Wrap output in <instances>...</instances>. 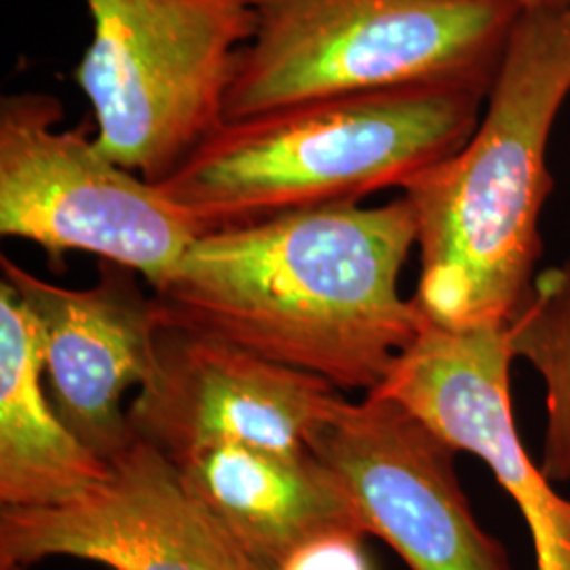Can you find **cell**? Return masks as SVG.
Listing matches in <instances>:
<instances>
[{
  "label": "cell",
  "instance_id": "6da1fadb",
  "mask_svg": "<svg viewBox=\"0 0 570 570\" xmlns=\"http://www.w3.org/2000/svg\"><path fill=\"white\" fill-rule=\"evenodd\" d=\"M414 245L406 197L289 212L205 233L153 296L167 324L367 395L425 324L400 296Z\"/></svg>",
  "mask_w": 570,
  "mask_h": 570
},
{
  "label": "cell",
  "instance_id": "7a4b0ae2",
  "mask_svg": "<svg viewBox=\"0 0 570 570\" xmlns=\"http://www.w3.org/2000/svg\"><path fill=\"white\" fill-rule=\"evenodd\" d=\"M569 96L570 11L522 13L469 142L402 188L421 252L412 301L431 324L510 327L527 303L553 190L548 144Z\"/></svg>",
  "mask_w": 570,
  "mask_h": 570
},
{
  "label": "cell",
  "instance_id": "3957f363",
  "mask_svg": "<svg viewBox=\"0 0 570 570\" xmlns=\"http://www.w3.org/2000/svg\"><path fill=\"white\" fill-rule=\"evenodd\" d=\"M487 100L461 87H400L225 121L157 186L205 233L357 205L459 153Z\"/></svg>",
  "mask_w": 570,
  "mask_h": 570
},
{
  "label": "cell",
  "instance_id": "277c9868",
  "mask_svg": "<svg viewBox=\"0 0 570 570\" xmlns=\"http://www.w3.org/2000/svg\"><path fill=\"white\" fill-rule=\"evenodd\" d=\"M225 121L400 87L489 98L522 9L511 0H245Z\"/></svg>",
  "mask_w": 570,
  "mask_h": 570
},
{
  "label": "cell",
  "instance_id": "5b68a950",
  "mask_svg": "<svg viewBox=\"0 0 570 570\" xmlns=\"http://www.w3.org/2000/svg\"><path fill=\"white\" fill-rule=\"evenodd\" d=\"M94 39L75 70L96 148L161 183L225 122L235 60L254 35L245 0H85Z\"/></svg>",
  "mask_w": 570,
  "mask_h": 570
},
{
  "label": "cell",
  "instance_id": "8992f818",
  "mask_svg": "<svg viewBox=\"0 0 570 570\" xmlns=\"http://www.w3.org/2000/svg\"><path fill=\"white\" fill-rule=\"evenodd\" d=\"M58 98L13 94L0 102V233L41 245L61 263L79 249L146 277L155 289L178 268L204 226L136 178L81 131H58Z\"/></svg>",
  "mask_w": 570,
  "mask_h": 570
},
{
  "label": "cell",
  "instance_id": "52a82bcc",
  "mask_svg": "<svg viewBox=\"0 0 570 570\" xmlns=\"http://www.w3.org/2000/svg\"><path fill=\"white\" fill-rule=\"evenodd\" d=\"M306 446L341 480L367 534L407 569L511 570L503 543L471 511L456 450L404 407L376 395H338Z\"/></svg>",
  "mask_w": 570,
  "mask_h": 570
},
{
  "label": "cell",
  "instance_id": "ba28073f",
  "mask_svg": "<svg viewBox=\"0 0 570 570\" xmlns=\"http://www.w3.org/2000/svg\"><path fill=\"white\" fill-rule=\"evenodd\" d=\"M72 558L110 570H265L180 469L136 440L81 497L41 510H0V570Z\"/></svg>",
  "mask_w": 570,
  "mask_h": 570
},
{
  "label": "cell",
  "instance_id": "9c48e42d",
  "mask_svg": "<svg viewBox=\"0 0 570 570\" xmlns=\"http://www.w3.org/2000/svg\"><path fill=\"white\" fill-rule=\"evenodd\" d=\"M508 327L450 330L425 320L376 395L404 407L456 452L480 456L529 527L537 570H570V499L551 489L513 423Z\"/></svg>",
  "mask_w": 570,
  "mask_h": 570
},
{
  "label": "cell",
  "instance_id": "30bf717a",
  "mask_svg": "<svg viewBox=\"0 0 570 570\" xmlns=\"http://www.w3.org/2000/svg\"><path fill=\"white\" fill-rule=\"evenodd\" d=\"M338 395L317 376L164 320L153 379L127 421L136 440L171 463L223 444L305 450Z\"/></svg>",
  "mask_w": 570,
  "mask_h": 570
},
{
  "label": "cell",
  "instance_id": "8fae6325",
  "mask_svg": "<svg viewBox=\"0 0 570 570\" xmlns=\"http://www.w3.org/2000/svg\"><path fill=\"white\" fill-rule=\"evenodd\" d=\"M0 268L41 330L51 404L79 442L110 463L136 442L122 395L144 387L157 364L164 317L155 296L138 287L136 271L108 261L87 289L49 284L7 256Z\"/></svg>",
  "mask_w": 570,
  "mask_h": 570
},
{
  "label": "cell",
  "instance_id": "7c38bea8",
  "mask_svg": "<svg viewBox=\"0 0 570 570\" xmlns=\"http://www.w3.org/2000/svg\"><path fill=\"white\" fill-rule=\"evenodd\" d=\"M174 465L265 570L324 530H364L341 480L308 449L223 444Z\"/></svg>",
  "mask_w": 570,
  "mask_h": 570
},
{
  "label": "cell",
  "instance_id": "4fadbf2b",
  "mask_svg": "<svg viewBox=\"0 0 570 570\" xmlns=\"http://www.w3.org/2000/svg\"><path fill=\"white\" fill-rule=\"evenodd\" d=\"M108 463L63 425L45 387L41 330L0 284V508L63 505L98 484Z\"/></svg>",
  "mask_w": 570,
  "mask_h": 570
},
{
  "label": "cell",
  "instance_id": "5bb4252c",
  "mask_svg": "<svg viewBox=\"0 0 570 570\" xmlns=\"http://www.w3.org/2000/svg\"><path fill=\"white\" fill-rule=\"evenodd\" d=\"M513 357L527 360L546 383L548 425L539 469L570 482V263L537 275L510 327Z\"/></svg>",
  "mask_w": 570,
  "mask_h": 570
},
{
  "label": "cell",
  "instance_id": "9a60e30c",
  "mask_svg": "<svg viewBox=\"0 0 570 570\" xmlns=\"http://www.w3.org/2000/svg\"><path fill=\"white\" fill-rule=\"evenodd\" d=\"M362 529L324 530L287 551L273 570H376Z\"/></svg>",
  "mask_w": 570,
  "mask_h": 570
},
{
  "label": "cell",
  "instance_id": "2e32d148",
  "mask_svg": "<svg viewBox=\"0 0 570 570\" xmlns=\"http://www.w3.org/2000/svg\"><path fill=\"white\" fill-rule=\"evenodd\" d=\"M527 11H570V0H511Z\"/></svg>",
  "mask_w": 570,
  "mask_h": 570
},
{
  "label": "cell",
  "instance_id": "e0dca14e",
  "mask_svg": "<svg viewBox=\"0 0 570 570\" xmlns=\"http://www.w3.org/2000/svg\"><path fill=\"white\" fill-rule=\"evenodd\" d=\"M2 570H30L28 567H9V569H2Z\"/></svg>",
  "mask_w": 570,
  "mask_h": 570
}]
</instances>
